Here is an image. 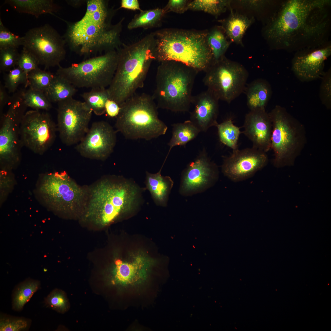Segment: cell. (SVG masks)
Segmentation results:
<instances>
[{
  "instance_id": "49",
  "label": "cell",
  "mask_w": 331,
  "mask_h": 331,
  "mask_svg": "<svg viewBox=\"0 0 331 331\" xmlns=\"http://www.w3.org/2000/svg\"><path fill=\"white\" fill-rule=\"evenodd\" d=\"M121 8L133 10H142L138 0H122L120 8Z\"/></svg>"
},
{
  "instance_id": "27",
  "label": "cell",
  "mask_w": 331,
  "mask_h": 331,
  "mask_svg": "<svg viewBox=\"0 0 331 331\" xmlns=\"http://www.w3.org/2000/svg\"><path fill=\"white\" fill-rule=\"evenodd\" d=\"M157 173H151L146 172V184L147 189L149 191L155 203L160 205L164 206L166 204L168 197L171 189L173 182L169 176H162L161 170Z\"/></svg>"
},
{
  "instance_id": "21",
  "label": "cell",
  "mask_w": 331,
  "mask_h": 331,
  "mask_svg": "<svg viewBox=\"0 0 331 331\" xmlns=\"http://www.w3.org/2000/svg\"><path fill=\"white\" fill-rule=\"evenodd\" d=\"M217 173L216 166L210 161L206 151L203 150L185 170L181 185L182 191L187 193L203 188L214 179Z\"/></svg>"
},
{
  "instance_id": "25",
  "label": "cell",
  "mask_w": 331,
  "mask_h": 331,
  "mask_svg": "<svg viewBox=\"0 0 331 331\" xmlns=\"http://www.w3.org/2000/svg\"><path fill=\"white\" fill-rule=\"evenodd\" d=\"M244 92L250 110L265 109L272 95L270 84L262 78L255 80L246 85Z\"/></svg>"
},
{
  "instance_id": "22",
  "label": "cell",
  "mask_w": 331,
  "mask_h": 331,
  "mask_svg": "<svg viewBox=\"0 0 331 331\" xmlns=\"http://www.w3.org/2000/svg\"><path fill=\"white\" fill-rule=\"evenodd\" d=\"M219 100L207 89L193 96L192 104L194 107L191 113L190 120L200 132H206L218 124Z\"/></svg>"
},
{
  "instance_id": "41",
  "label": "cell",
  "mask_w": 331,
  "mask_h": 331,
  "mask_svg": "<svg viewBox=\"0 0 331 331\" xmlns=\"http://www.w3.org/2000/svg\"><path fill=\"white\" fill-rule=\"evenodd\" d=\"M23 43V37L12 32L4 25L0 19V49L17 48Z\"/></svg>"
},
{
  "instance_id": "12",
  "label": "cell",
  "mask_w": 331,
  "mask_h": 331,
  "mask_svg": "<svg viewBox=\"0 0 331 331\" xmlns=\"http://www.w3.org/2000/svg\"><path fill=\"white\" fill-rule=\"evenodd\" d=\"M23 37V48L32 54L45 69L59 66L65 58V41L49 24L30 29Z\"/></svg>"
},
{
  "instance_id": "44",
  "label": "cell",
  "mask_w": 331,
  "mask_h": 331,
  "mask_svg": "<svg viewBox=\"0 0 331 331\" xmlns=\"http://www.w3.org/2000/svg\"><path fill=\"white\" fill-rule=\"evenodd\" d=\"M39 63L30 52L23 48L20 53L17 66L27 75L32 71L39 68Z\"/></svg>"
},
{
  "instance_id": "36",
  "label": "cell",
  "mask_w": 331,
  "mask_h": 331,
  "mask_svg": "<svg viewBox=\"0 0 331 331\" xmlns=\"http://www.w3.org/2000/svg\"><path fill=\"white\" fill-rule=\"evenodd\" d=\"M25 90L21 89L10 97L8 104V109L6 113L14 120L21 123L27 108L24 97Z\"/></svg>"
},
{
  "instance_id": "42",
  "label": "cell",
  "mask_w": 331,
  "mask_h": 331,
  "mask_svg": "<svg viewBox=\"0 0 331 331\" xmlns=\"http://www.w3.org/2000/svg\"><path fill=\"white\" fill-rule=\"evenodd\" d=\"M19 54L17 48L0 49V72H8L17 66Z\"/></svg>"
},
{
  "instance_id": "43",
  "label": "cell",
  "mask_w": 331,
  "mask_h": 331,
  "mask_svg": "<svg viewBox=\"0 0 331 331\" xmlns=\"http://www.w3.org/2000/svg\"><path fill=\"white\" fill-rule=\"evenodd\" d=\"M319 97L321 102L328 109L331 108V69L323 72L321 77Z\"/></svg>"
},
{
  "instance_id": "45",
  "label": "cell",
  "mask_w": 331,
  "mask_h": 331,
  "mask_svg": "<svg viewBox=\"0 0 331 331\" xmlns=\"http://www.w3.org/2000/svg\"><path fill=\"white\" fill-rule=\"evenodd\" d=\"M28 326L27 321L23 318L7 317L0 318L1 331H18L25 329Z\"/></svg>"
},
{
  "instance_id": "48",
  "label": "cell",
  "mask_w": 331,
  "mask_h": 331,
  "mask_svg": "<svg viewBox=\"0 0 331 331\" xmlns=\"http://www.w3.org/2000/svg\"><path fill=\"white\" fill-rule=\"evenodd\" d=\"M4 86L0 83V113L2 115L4 108L6 105H8L10 98L6 91Z\"/></svg>"
},
{
  "instance_id": "28",
  "label": "cell",
  "mask_w": 331,
  "mask_h": 331,
  "mask_svg": "<svg viewBox=\"0 0 331 331\" xmlns=\"http://www.w3.org/2000/svg\"><path fill=\"white\" fill-rule=\"evenodd\" d=\"M172 136L168 144L169 147L166 159L171 149L176 146H184L196 138L200 131L190 120L183 123L174 124Z\"/></svg>"
},
{
  "instance_id": "33",
  "label": "cell",
  "mask_w": 331,
  "mask_h": 331,
  "mask_svg": "<svg viewBox=\"0 0 331 331\" xmlns=\"http://www.w3.org/2000/svg\"><path fill=\"white\" fill-rule=\"evenodd\" d=\"M82 97L87 106L96 115L100 116L105 113V105L109 99L107 88L92 89L84 92Z\"/></svg>"
},
{
  "instance_id": "5",
  "label": "cell",
  "mask_w": 331,
  "mask_h": 331,
  "mask_svg": "<svg viewBox=\"0 0 331 331\" xmlns=\"http://www.w3.org/2000/svg\"><path fill=\"white\" fill-rule=\"evenodd\" d=\"M106 178L97 183L88 194L84 217L102 226L113 222L138 204L139 189L124 179Z\"/></svg>"
},
{
  "instance_id": "8",
  "label": "cell",
  "mask_w": 331,
  "mask_h": 331,
  "mask_svg": "<svg viewBox=\"0 0 331 331\" xmlns=\"http://www.w3.org/2000/svg\"><path fill=\"white\" fill-rule=\"evenodd\" d=\"M272 124L271 149L276 168L293 166L306 143L303 125L283 107L276 105L268 113Z\"/></svg>"
},
{
  "instance_id": "24",
  "label": "cell",
  "mask_w": 331,
  "mask_h": 331,
  "mask_svg": "<svg viewBox=\"0 0 331 331\" xmlns=\"http://www.w3.org/2000/svg\"><path fill=\"white\" fill-rule=\"evenodd\" d=\"M281 1L269 0H231V6L232 9L238 12L243 11L244 12L242 14L246 12L245 14L248 13L249 15L251 13L250 17L255 18L256 16L257 17L260 18V19L263 17L264 24L277 10Z\"/></svg>"
},
{
  "instance_id": "15",
  "label": "cell",
  "mask_w": 331,
  "mask_h": 331,
  "mask_svg": "<svg viewBox=\"0 0 331 331\" xmlns=\"http://www.w3.org/2000/svg\"><path fill=\"white\" fill-rule=\"evenodd\" d=\"M116 133L106 121L94 122L75 149L85 158L104 160L113 151L116 142Z\"/></svg>"
},
{
  "instance_id": "1",
  "label": "cell",
  "mask_w": 331,
  "mask_h": 331,
  "mask_svg": "<svg viewBox=\"0 0 331 331\" xmlns=\"http://www.w3.org/2000/svg\"><path fill=\"white\" fill-rule=\"evenodd\" d=\"M330 0L281 1L264 25L263 36L271 48L295 53L329 42Z\"/></svg>"
},
{
  "instance_id": "32",
  "label": "cell",
  "mask_w": 331,
  "mask_h": 331,
  "mask_svg": "<svg viewBox=\"0 0 331 331\" xmlns=\"http://www.w3.org/2000/svg\"><path fill=\"white\" fill-rule=\"evenodd\" d=\"M231 0H194L191 1L188 5V10L203 11L215 17L230 10Z\"/></svg>"
},
{
  "instance_id": "10",
  "label": "cell",
  "mask_w": 331,
  "mask_h": 331,
  "mask_svg": "<svg viewBox=\"0 0 331 331\" xmlns=\"http://www.w3.org/2000/svg\"><path fill=\"white\" fill-rule=\"evenodd\" d=\"M42 179L38 192L46 205L65 212L84 210L88 191L78 185L65 171L48 173Z\"/></svg>"
},
{
  "instance_id": "7",
  "label": "cell",
  "mask_w": 331,
  "mask_h": 331,
  "mask_svg": "<svg viewBox=\"0 0 331 331\" xmlns=\"http://www.w3.org/2000/svg\"><path fill=\"white\" fill-rule=\"evenodd\" d=\"M120 107L116 131L126 139L149 140L166 133L168 127L159 118L158 108L152 96L135 94Z\"/></svg>"
},
{
  "instance_id": "40",
  "label": "cell",
  "mask_w": 331,
  "mask_h": 331,
  "mask_svg": "<svg viewBox=\"0 0 331 331\" xmlns=\"http://www.w3.org/2000/svg\"><path fill=\"white\" fill-rule=\"evenodd\" d=\"M46 305L60 313L67 311L69 308V303L65 293L63 291L55 289L45 298Z\"/></svg>"
},
{
  "instance_id": "50",
  "label": "cell",
  "mask_w": 331,
  "mask_h": 331,
  "mask_svg": "<svg viewBox=\"0 0 331 331\" xmlns=\"http://www.w3.org/2000/svg\"><path fill=\"white\" fill-rule=\"evenodd\" d=\"M66 1L67 4L74 7L80 6L86 2L85 0H66Z\"/></svg>"
},
{
  "instance_id": "38",
  "label": "cell",
  "mask_w": 331,
  "mask_h": 331,
  "mask_svg": "<svg viewBox=\"0 0 331 331\" xmlns=\"http://www.w3.org/2000/svg\"><path fill=\"white\" fill-rule=\"evenodd\" d=\"M24 97L28 107L34 110L48 111L52 108L51 102L44 92L29 88L24 90Z\"/></svg>"
},
{
  "instance_id": "19",
  "label": "cell",
  "mask_w": 331,
  "mask_h": 331,
  "mask_svg": "<svg viewBox=\"0 0 331 331\" xmlns=\"http://www.w3.org/2000/svg\"><path fill=\"white\" fill-rule=\"evenodd\" d=\"M242 133L253 147L265 152L271 149V120L265 109L250 110L245 116Z\"/></svg>"
},
{
  "instance_id": "46",
  "label": "cell",
  "mask_w": 331,
  "mask_h": 331,
  "mask_svg": "<svg viewBox=\"0 0 331 331\" xmlns=\"http://www.w3.org/2000/svg\"><path fill=\"white\" fill-rule=\"evenodd\" d=\"M191 1L187 0H169L163 8L165 13L173 12L183 13L188 10V5Z\"/></svg>"
},
{
  "instance_id": "31",
  "label": "cell",
  "mask_w": 331,
  "mask_h": 331,
  "mask_svg": "<svg viewBox=\"0 0 331 331\" xmlns=\"http://www.w3.org/2000/svg\"><path fill=\"white\" fill-rule=\"evenodd\" d=\"M128 23L127 28L131 30L139 28L145 29L159 27L166 14L163 9L157 8L140 11Z\"/></svg>"
},
{
  "instance_id": "16",
  "label": "cell",
  "mask_w": 331,
  "mask_h": 331,
  "mask_svg": "<svg viewBox=\"0 0 331 331\" xmlns=\"http://www.w3.org/2000/svg\"><path fill=\"white\" fill-rule=\"evenodd\" d=\"M268 161L266 153L255 147L238 149L224 159L222 169L231 180L240 181L252 176L265 166Z\"/></svg>"
},
{
  "instance_id": "39",
  "label": "cell",
  "mask_w": 331,
  "mask_h": 331,
  "mask_svg": "<svg viewBox=\"0 0 331 331\" xmlns=\"http://www.w3.org/2000/svg\"><path fill=\"white\" fill-rule=\"evenodd\" d=\"M21 84L24 85L25 87L28 86V75L17 66L6 74L4 86L9 93H13Z\"/></svg>"
},
{
  "instance_id": "14",
  "label": "cell",
  "mask_w": 331,
  "mask_h": 331,
  "mask_svg": "<svg viewBox=\"0 0 331 331\" xmlns=\"http://www.w3.org/2000/svg\"><path fill=\"white\" fill-rule=\"evenodd\" d=\"M57 131V124L50 115L39 110L26 111L20 124L23 146L40 155L43 154L53 144Z\"/></svg>"
},
{
  "instance_id": "6",
  "label": "cell",
  "mask_w": 331,
  "mask_h": 331,
  "mask_svg": "<svg viewBox=\"0 0 331 331\" xmlns=\"http://www.w3.org/2000/svg\"><path fill=\"white\" fill-rule=\"evenodd\" d=\"M199 72L181 63L161 62L157 68L155 87L152 96L158 108L186 112L192 104V90Z\"/></svg>"
},
{
  "instance_id": "29",
  "label": "cell",
  "mask_w": 331,
  "mask_h": 331,
  "mask_svg": "<svg viewBox=\"0 0 331 331\" xmlns=\"http://www.w3.org/2000/svg\"><path fill=\"white\" fill-rule=\"evenodd\" d=\"M77 91V89L74 86L55 74L44 93L51 103H58L73 97Z\"/></svg>"
},
{
  "instance_id": "4",
  "label": "cell",
  "mask_w": 331,
  "mask_h": 331,
  "mask_svg": "<svg viewBox=\"0 0 331 331\" xmlns=\"http://www.w3.org/2000/svg\"><path fill=\"white\" fill-rule=\"evenodd\" d=\"M207 32L167 28L154 32L155 60L179 62L205 72L213 63L207 41Z\"/></svg>"
},
{
  "instance_id": "18",
  "label": "cell",
  "mask_w": 331,
  "mask_h": 331,
  "mask_svg": "<svg viewBox=\"0 0 331 331\" xmlns=\"http://www.w3.org/2000/svg\"><path fill=\"white\" fill-rule=\"evenodd\" d=\"M21 123L6 113L0 116V160L1 168L12 169L18 165L23 146L20 136Z\"/></svg>"
},
{
  "instance_id": "30",
  "label": "cell",
  "mask_w": 331,
  "mask_h": 331,
  "mask_svg": "<svg viewBox=\"0 0 331 331\" xmlns=\"http://www.w3.org/2000/svg\"><path fill=\"white\" fill-rule=\"evenodd\" d=\"M207 41L211 51L213 63L225 56L226 52L232 43L228 40L221 25L215 26L208 30Z\"/></svg>"
},
{
  "instance_id": "13",
  "label": "cell",
  "mask_w": 331,
  "mask_h": 331,
  "mask_svg": "<svg viewBox=\"0 0 331 331\" xmlns=\"http://www.w3.org/2000/svg\"><path fill=\"white\" fill-rule=\"evenodd\" d=\"M57 128L60 139L70 146L78 143L89 129L92 111L73 97L57 103Z\"/></svg>"
},
{
  "instance_id": "47",
  "label": "cell",
  "mask_w": 331,
  "mask_h": 331,
  "mask_svg": "<svg viewBox=\"0 0 331 331\" xmlns=\"http://www.w3.org/2000/svg\"><path fill=\"white\" fill-rule=\"evenodd\" d=\"M120 109V106L114 101L108 99L105 105V113L110 117H116Z\"/></svg>"
},
{
  "instance_id": "37",
  "label": "cell",
  "mask_w": 331,
  "mask_h": 331,
  "mask_svg": "<svg viewBox=\"0 0 331 331\" xmlns=\"http://www.w3.org/2000/svg\"><path fill=\"white\" fill-rule=\"evenodd\" d=\"M54 75L50 72L38 68L28 74V86L31 89L44 92L50 86Z\"/></svg>"
},
{
  "instance_id": "3",
  "label": "cell",
  "mask_w": 331,
  "mask_h": 331,
  "mask_svg": "<svg viewBox=\"0 0 331 331\" xmlns=\"http://www.w3.org/2000/svg\"><path fill=\"white\" fill-rule=\"evenodd\" d=\"M153 32L129 45L122 44L117 50L119 59L112 81L107 88L109 99L120 106L142 88L151 64L155 60Z\"/></svg>"
},
{
  "instance_id": "35",
  "label": "cell",
  "mask_w": 331,
  "mask_h": 331,
  "mask_svg": "<svg viewBox=\"0 0 331 331\" xmlns=\"http://www.w3.org/2000/svg\"><path fill=\"white\" fill-rule=\"evenodd\" d=\"M220 142L233 150L238 149V142L241 132L240 128L234 125L229 119L218 124L216 126Z\"/></svg>"
},
{
  "instance_id": "11",
  "label": "cell",
  "mask_w": 331,
  "mask_h": 331,
  "mask_svg": "<svg viewBox=\"0 0 331 331\" xmlns=\"http://www.w3.org/2000/svg\"><path fill=\"white\" fill-rule=\"evenodd\" d=\"M203 79L207 89L228 103L244 92L249 73L242 65L225 56L213 63Z\"/></svg>"
},
{
  "instance_id": "23",
  "label": "cell",
  "mask_w": 331,
  "mask_h": 331,
  "mask_svg": "<svg viewBox=\"0 0 331 331\" xmlns=\"http://www.w3.org/2000/svg\"><path fill=\"white\" fill-rule=\"evenodd\" d=\"M229 10V16L218 21L221 24L228 39L232 42L243 46V36L255 19L234 10L231 7Z\"/></svg>"
},
{
  "instance_id": "26",
  "label": "cell",
  "mask_w": 331,
  "mask_h": 331,
  "mask_svg": "<svg viewBox=\"0 0 331 331\" xmlns=\"http://www.w3.org/2000/svg\"><path fill=\"white\" fill-rule=\"evenodd\" d=\"M4 3L19 13L32 15L37 18L43 14L53 15L60 9L52 0H6Z\"/></svg>"
},
{
  "instance_id": "17",
  "label": "cell",
  "mask_w": 331,
  "mask_h": 331,
  "mask_svg": "<svg viewBox=\"0 0 331 331\" xmlns=\"http://www.w3.org/2000/svg\"><path fill=\"white\" fill-rule=\"evenodd\" d=\"M331 55L330 42L317 48L297 52L292 61V70L302 82L316 80L321 77L325 61Z\"/></svg>"
},
{
  "instance_id": "20",
  "label": "cell",
  "mask_w": 331,
  "mask_h": 331,
  "mask_svg": "<svg viewBox=\"0 0 331 331\" xmlns=\"http://www.w3.org/2000/svg\"><path fill=\"white\" fill-rule=\"evenodd\" d=\"M150 264L149 259L140 255L130 260L117 259L112 267L109 283L118 286L140 283L146 278Z\"/></svg>"
},
{
  "instance_id": "2",
  "label": "cell",
  "mask_w": 331,
  "mask_h": 331,
  "mask_svg": "<svg viewBox=\"0 0 331 331\" xmlns=\"http://www.w3.org/2000/svg\"><path fill=\"white\" fill-rule=\"evenodd\" d=\"M86 10L83 17L75 22L65 21L67 29L63 36L72 51L87 57L103 52L117 50L122 45L120 36L122 18L112 25L115 10L104 0L86 1Z\"/></svg>"
},
{
  "instance_id": "34",
  "label": "cell",
  "mask_w": 331,
  "mask_h": 331,
  "mask_svg": "<svg viewBox=\"0 0 331 331\" xmlns=\"http://www.w3.org/2000/svg\"><path fill=\"white\" fill-rule=\"evenodd\" d=\"M40 283L35 280H27L20 283L16 288L13 298V308L19 311L39 288Z\"/></svg>"
},
{
  "instance_id": "9",
  "label": "cell",
  "mask_w": 331,
  "mask_h": 331,
  "mask_svg": "<svg viewBox=\"0 0 331 331\" xmlns=\"http://www.w3.org/2000/svg\"><path fill=\"white\" fill-rule=\"evenodd\" d=\"M117 50L86 59L67 67L58 66L56 74L76 88H108L115 74L118 63Z\"/></svg>"
}]
</instances>
